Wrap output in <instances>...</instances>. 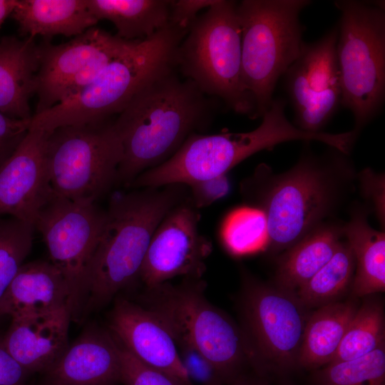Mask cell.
I'll use <instances>...</instances> for the list:
<instances>
[{
	"label": "cell",
	"mask_w": 385,
	"mask_h": 385,
	"mask_svg": "<svg viewBox=\"0 0 385 385\" xmlns=\"http://www.w3.org/2000/svg\"><path fill=\"white\" fill-rule=\"evenodd\" d=\"M356 178L349 155L331 147L321 155L307 148L284 173L259 165L240 190L247 205L265 215L266 250L279 254L330 221L354 191Z\"/></svg>",
	"instance_id": "6da1fadb"
},
{
	"label": "cell",
	"mask_w": 385,
	"mask_h": 385,
	"mask_svg": "<svg viewBox=\"0 0 385 385\" xmlns=\"http://www.w3.org/2000/svg\"><path fill=\"white\" fill-rule=\"evenodd\" d=\"M215 103L171 66L146 83L113 120L123 148L117 181L129 186L210 125Z\"/></svg>",
	"instance_id": "7a4b0ae2"
},
{
	"label": "cell",
	"mask_w": 385,
	"mask_h": 385,
	"mask_svg": "<svg viewBox=\"0 0 385 385\" xmlns=\"http://www.w3.org/2000/svg\"><path fill=\"white\" fill-rule=\"evenodd\" d=\"M184 186L168 185L160 190L146 188L111 200L89 266L82 317L140 279L153 235L165 215L185 199Z\"/></svg>",
	"instance_id": "3957f363"
},
{
	"label": "cell",
	"mask_w": 385,
	"mask_h": 385,
	"mask_svg": "<svg viewBox=\"0 0 385 385\" xmlns=\"http://www.w3.org/2000/svg\"><path fill=\"white\" fill-rule=\"evenodd\" d=\"M285 107L284 99L274 98L260 125L251 131L191 135L170 158L139 175L129 186L188 185L226 175L251 155L288 141H317L335 148L341 146L339 133H312L299 129L287 118Z\"/></svg>",
	"instance_id": "277c9868"
},
{
	"label": "cell",
	"mask_w": 385,
	"mask_h": 385,
	"mask_svg": "<svg viewBox=\"0 0 385 385\" xmlns=\"http://www.w3.org/2000/svg\"><path fill=\"white\" fill-rule=\"evenodd\" d=\"M187 32L169 24L152 37L139 41L78 92L33 115L30 126L51 131L60 126L111 119L146 83L174 66L177 48Z\"/></svg>",
	"instance_id": "5b68a950"
},
{
	"label": "cell",
	"mask_w": 385,
	"mask_h": 385,
	"mask_svg": "<svg viewBox=\"0 0 385 385\" xmlns=\"http://www.w3.org/2000/svg\"><path fill=\"white\" fill-rule=\"evenodd\" d=\"M202 279H186L145 287L143 307L165 326L175 342L196 349L210 361L226 385L242 374L253 356L245 334L226 313L207 299Z\"/></svg>",
	"instance_id": "8992f818"
},
{
	"label": "cell",
	"mask_w": 385,
	"mask_h": 385,
	"mask_svg": "<svg viewBox=\"0 0 385 385\" xmlns=\"http://www.w3.org/2000/svg\"><path fill=\"white\" fill-rule=\"evenodd\" d=\"M310 4L308 0H243L237 4L242 79L254 119L269 109L279 78L302 50L305 42L299 15Z\"/></svg>",
	"instance_id": "52a82bcc"
},
{
	"label": "cell",
	"mask_w": 385,
	"mask_h": 385,
	"mask_svg": "<svg viewBox=\"0 0 385 385\" xmlns=\"http://www.w3.org/2000/svg\"><path fill=\"white\" fill-rule=\"evenodd\" d=\"M237 4L216 0L197 17L177 48L174 67L206 95L254 119V108L242 79Z\"/></svg>",
	"instance_id": "ba28073f"
},
{
	"label": "cell",
	"mask_w": 385,
	"mask_h": 385,
	"mask_svg": "<svg viewBox=\"0 0 385 385\" xmlns=\"http://www.w3.org/2000/svg\"><path fill=\"white\" fill-rule=\"evenodd\" d=\"M341 13L337 57L342 106L360 130L381 111L385 96V10L381 1H335Z\"/></svg>",
	"instance_id": "9c48e42d"
},
{
	"label": "cell",
	"mask_w": 385,
	"mask_h": 385,
	"mask_svg": "<svg viewBox=\"0 0 385 385\" xmlns=\"http://www.w3.org/2000/svg\"><path fill=\"white\" fill-rule=\"evenodd\" d=\"M45 155L56 195L94 203L117 182L123 148L111 118L47 131Z\"/></svg>",
	"instance_id": "30bf717a"
},
{
	"label": "cell",
	"mask_w": 385,
	"mask_h": 385,
	"mask_svg": "<svg viewBox=\"0 0 385 385\" xmlns=\"http://www.w3.org/2000/svg\"><path fill=\"white\" fill-rule=\"evenodd\" d=\"M240 310L257 374L263 376L265 369L286 373L298 366L310 312L295 292L245 275Z\"/></svg>",
	"instance_id": "8fae6325"
},
{
	"label": "cell",
	"mask_w": 385,
	"mask_h": 385,
	"mask_svg": "<svg viewBox=\"0 0 385 385\" xmlns=\"http://www.w3.org/2000/svg\"><path fill=\"white\" fill-rule=\"evenodd\" d=\"M106 221L94 203L56 195L41 208L34 228L41 234L50 262L62 274L70 293L72 319L82 317L89 266Z\"/></svg>",
	"instance_id": "7c38bea8"
},
{
	"label": "cell",
	"mask_w": 385,
	"mask_h": 385,
	"mask_svg": "<svg viewBox=\"0 0 385 385\" xmlns=\"http://www.w3.org/2000/svg\"><path fill=\"white\" fill-rule=\"evenodd\" d=\"M138 41H125L93 26L64 43L53 45L46 40L38 44V103L34 114L78 92Z\"/></svg>",
	"instance_id": "4fadbf2b"
},
{
	"label": "cell",
	"mask_w": 385,
	"mask_h": 385,
	"mask_svg": "<svg viewBox=\"0 0 385 385\" xmlns=\"http://www.w3.org/2000/svg\"><path fill=\"white\" fill-rule=\"evenodd\" d=\"M337 27L302 50L286 71L285 91L294 113L293 124L312 133L324 127L342 106V87L337 57Z\"/></svg>",
	"instance_id": "5bb4252c"
},
{
	"label": "cell",
	"mask_w": 385,
	"mask_h": 385,
	"mask_svg": "<svg viewBox=\"0 0 385 385\" xmlns=\"http://www.w3.org/2000/svg\"><path fill=\"white\" fill-rule=\"evenodd\" d=\"M200 214L189 197L174 206L155 229L140 274L145 287L176 277L201 279L211 242L199 230Z\"/></svg>",
	"instance_id": "9a60e30c"
},
{
	"label": "cell",
	"mask_w": 385,
	"mask_h": 385,
	"mask_svg": "<svg viewBox=\"0 0 385 385\" xmlns=\"http://www.w3.org/2000/svg\"><path fill=\"white\" fill-rule=\"evenodd\" d=\"M47 131L29 130L0 167V217L8 215L34 226L41 208L54 195L45 155Z\"/></svg>",
	"instance_id": "2e32d148"
},
{
	"label": "cell",
	"mask_w": 385,
	"mask_h": 385,
	"mask_svg": "<svg viewBox=\"0 0 385 385\" xmlns=\"http://www.w3.org/2000/svg\"><path fill=\"white\" fill-rule=\"evenodd\" d=\"M108 330L140 361L166 374L180 385H194L181 363L172 334L141 304L116 298L108 314Z\"/></svg>",
	"instance_id": "e0dca14e"
},
{
	"label": "cell",
	"mask_w": 385,
	"mask_h": 385,
	"mask_svg": "<svg viewBox=\"0 0 385 385\" xmlns=\"http://www.w3.org/2000/svg\"><path fill=\"white\" fill-rule=\"evenodd\" d=\"M44 373L48 385H117L118 344L108 329L88 326Z\"/></svg>",
	"instance_id": "ac0fdd59"
},
{
	"label": "cell",
	"mask_w": 385,
	"mask_h": 385,
	"mask_svg": "<svg viewBox=\"0 0 385 385\" xmlns=\"http://www.w3.org/2000/svg\"><path fill=\"white\" fill-rule=\"evenodd\" d=\"M69 308L11 319L2 337L7 351L29 373L45 372L68 348Z\"/></svg>",
	"instance_id": "d6986e66"
},
{
	"label": "cell",
	"mask_w": 385,
	"mask_h": 385,
	"mask_svg": "<svg viewBox=\"0 0 385 385\" xmlns=\"http://www.w3.org/2000/svg\"><path fill=\"white\" fill-rule=\"evenodd\" d=\"M69 308L70 293L60 271L49 261L24 263L0 301V317L11 319Z\"/></svg>",
	"instance_id": "ffe728a7"
},
{
	"label": "cell",
	"mask_w": 385,
	"mask_h": 385,
	"mask_svg": "<svg viewBox=\"0 0 385 385\" xmlns=\"http://www.w3.org/2000/svg\"><path fill=\"white\" fill-rule=\"evenodd\" d=\"M40 48L33 38H0V112L20 120H31L29 99L36 93Z\"/></svg>",
	"instance_id": "44dd1931"
},
{
	"label": "cell",
	"mask_w": 385,
	"mask_h": 385,
	"mask_svg": "<svg viewBox=\"0 0 385 385\" xmlns=\"http://www.w3.org/2000/svg\"><path fill=\"white\" fill-rule=\"evenodd\" d=\"M11 16L22 36L46 40L56 35L75 37L98 22L87 0H17Z\"/></svg>",
	"instance_id": "7402d4cb"
},
{
	"label": "cell",
	"mask_w": 385,
	"mask_h": 385,
	"mask_svg": "<svg viewBox=\"0 0 385 385\" xmlns=\"http://www.w3.org/2000/svg\"><path fill=\"white\" fill-rule=\"evenodd\" d=\"M368 213L366 207L353 206L349 220L342 226L356 262L351 287L354 297L385 290V234L369 225Z\"/></svg>",
	"instance_id": "603a6c76"
},
{
	"label": "cell",
	"mask_w": 385,
	"mask_h": 385,
	"mask_svg": "<svg viewBox=\"0 0 385 385\" xmlns=\"http://www.w3.org/2000/svg\"><path fill=\"white\" fill-rule=\"evenodd\" d=\"M342 226L327 222L282 252L274 284L296 293L332 257L344 238Z\"/></svg>",
	"instance_id": "cb8c5ba5"
},
{
	"label": "cell",
	"mask_w": 385,
	"mask_h": 385,
	"mask_svg": "<svg viewBox=\"0 0 385 385\" xmlns=\"http://www.w3.org/2000/svg\"><path fill=\"white\" fill-rule=\"evenodd\" d=\"M359 306L355 299L337 301L310 312L303 334L298 366L317 369L329 364Z\"/></svg>",
	"instance_id": "d4e9b609"
},
{
	"label": "cell",
	"mask_w": 385,
	"mask_h": 385,
	"mask_svg": "<svg viewBox=\"0 0 385 385\" xmlns=\"http://www.w3.org/2000/svg\"><path fill=\"white\" fill-rule=\"evenodd\" d=\"M169 0H87L99 21L112 22L116 36L125 41H143L169 24Z\"/></svg>",
	"instance_id": "484cf974"
},
{
	"label": "cell",
	"mask_w": 385,
	"mask_h": 385,
	"mask_svg": "<svg viewBox=\"0 0 385 385\" xmlns=\"http://www.w3.org/2000/svg\"><path fill=\"white\" fill-rule=\"evenodd\" d=\"M356 268L355 258L351 247L343 238L332 257L296 294L308 309L339 301L351 290Z\"/></svg>",
	"instance_id": "4316f807"
},
{
	"label": "cell",
	"mask_w": 385,
	"mask_h": 385,
	"mask_svg": "<svg viewBox=\"0 0 385 385\" xmlns=\"http://www.w3.org/2000/svg\"><path fill=\"white\" fill-rule=\"evenodd\" d=\"M385 317L381 302L369 299L359 305L330 362L366 355L385 345Z\"/></svg>",
	"instance_id": "83f0119b"
},
{
	"label": "cell",
	"mask_w": 385,
	"mask_h": 385,
	"mask_svg": "<svg viewBox=\"0 0 385 385\" xmlns=\"http://www.w3.org/2000/svg\"><path fill=\"white\" fill-rule=\"evenodd\" d=\"M220 238L225 249L234 256L266 250L269 235L265 213L248 205L232 210L222 221Z\"/></svg>",
	"instance_id": "f1b7e54d"
},
{
	"label": "cell",
	"mask_w": 385,
	"mask_h": 385,
	"mask_svg": "<svg viewBox=\"0 0 385 385\" xmlns=\"http://www.w3.org/2000/svg\"><path fill=\"white\" fill-rule=\"evenodd\" d=\"M315 385H385V345L363 356L317 370Z\"/></svg>",
	"instance_id": "f546056e"
},
{
	"label": "cell",
	"mask_w": 385,
	"mask_h": 385,
	"mask_svg": "<svg viewBox=\"0 0 385 385\" xmlns=\"http://www.w3.org/2000/svg\"><path fill=\"white\" fill-rule=\"evenodd\" d=\"M34 226L0 217V301L31 250Z\"/></svg>",
	"instance_id": "4dcf8cb0"
},
{
	"label": "cell",
	"mask_w": 385,
	"mask_h": 385,
	"mask_svg": "<svg viewBox=\"0 0 385 385\" xmlns=\"http://www.w3.org/2000/svg\"><path fill=\"white\" fill-rule=\"evenodd\" d=\"M118 344L120 349V383L124 385H180L166 374L140 361Z\"/></svg>",
	"instance_id": "1f68e13d"
},
{
	"label": "cell",
	"mask_w": 385,
	"mask_h": 385,
	"mask_svg": "<svg viewBox=\"0 0 385 385\" xmlns=\"http://www.w3.org/2000/svg\"><path fill=\"white\" fill-rule=\"evenodd\" d=\"M175 344L181 363L193 384L226 385L218 370L204 355L184 343Z\"/></svg>",
	"instance_id": "d6a6232c"
},
{
	"label": "cell",
	"mask_w": 385,
	"mask_h": 385,
	"mask_svg": "<svg viewBox=\"0 0 385 385\" xmlns=\"http://www.w3.org/2000/svg\"><path fill=\"white\" fill-rule=\"evenodd\" d=\"M31 120L12 118L0 112V167L26 135Z\"/></svg>",
	"instance_id": "836d02e7"
},
{
	"label": "cell",
	"mask_w": 385,
	"mask_h": 385,
	"mask_svg": "<svg viewBox=\"0 0 385 385\" xmlns=\"http://www.w3.org/2000/svg\"><path fill=\"white\" fill-rule=\"evenodd\" d=\"M357 178L361 192L371 205V210L384 226V175L366 168L357 175Z\"/></svg>",
	"instance_id": "e575fe53"
},
{
	"label": "cell",
	"mask_w": 385,
	"mask_h": 385,
	"mask_svg": "<svg viewBox=\"0 0 385 385\" xmlns=\"http://www.w3.org/2000/svg\"><path fill=\"white\" fill-rule=\"evenodd\" d=\"M189 197L192 205L200 209L207 207L225 197L230 190V181L226 175L192 183Z\"/></svg>",
	"instance_id": "d590c367"
},
{
	"label": "cell",
	"mask_w": 385,
	"mask_h": 385,
	"mask_svg": "<svg viewBox=\"0 0 385 385\" xmlns=\"http://www.w3.org/2000/svg\"><path fill=\"white\" fill-rule=\"evenodd\" d=\"M216 0H170L169 24L188 30L198 16V13L207 9Z\"/></svg>",
	"instance_id": "8d00e7d4"
},
{
	"label": "cell",
	"mask_w": 385,
	"mask_h": 385,
	"mask_svg": "<svg viewBox=\"0 0 385 385\" xmlns=\"http://www.w3.org/2000/svg\"><path fill=\"white\" fill-rule=\"evenodd\" d=\"M28 374L7 351L0 337V385H24Z\"/></svg>",
	"instance_id": "74e56055"
},
{
	"label": "cell",
	"mask_w": 385,
	"mask_h": 385,
	"mask_svg": "<svg viewBox=\"0 0 385 385\" xmlns=\"http://www.w3.org/2000/svg\"><path fill=\"white\" fill-rule=\"evenodd\" d=\"M227 385H268L264 376L258 374L255 376L241 374Z\"/></svg>",
	"instance_id": "f35d334b"
},
{
	"label": "cell",
	"mask_w": 385,
	"mask_h": 385,
	"mask_svg": "<svg viewBox=\"0 0 385 385\" xmlns=\"http://www.w3.org/2000/svg\"><path fill=\"white\" fill-rule=\"evenodd\" d=\"M17 0H0V29L5 19L11 16Z\"/></svg>",
	"instance_id": "ab89813d"
},
{
	"label": "cell",
	"mask_w": 385,
	"mask_h": 385,
	"mask_svg": "<svg viewBox=\"0 0 385 385\" xmlns=\"http://www.w3.org/2000/svg\"><path fill=\"white\" fill-rule=\"evenodd\" d=\"M24 385H26V384Z\"/></svg>",
	"instance_id": "60d3db41"
}]
</instances>
